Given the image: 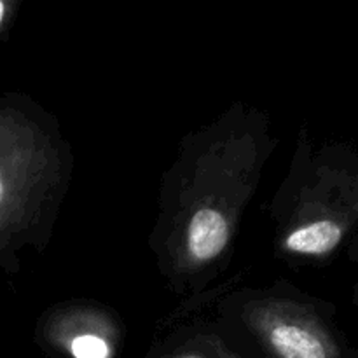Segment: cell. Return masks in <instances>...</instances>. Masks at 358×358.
<instances>
[{
    "mask_svg": "<svg viewBox=\"0 0 358 358\" xmlns=\"http://www.w3.org/2000/svg\"><path fill=\"white\" fill-rule=\"evenodd\" d=\"M276 142L268 115L248 103H233L182 140L150 236L177 292H198L226 266Z\"/></svg>",
    "mask_w": 358,
    "mask_h": 358,
    "instance_id": "6da1fadb",
    "label": "cell"
},
{
    "mask_svg": "<svg viewBox=\"0 0 358 358\" xmlns=\"http://www.w3.org/2000/svg\"><path fill=\"white\" fill-rule=\"evenodd\" d=\"M278 255L322 264L358 234V147L315 143L301 129L289 173L271 205Z\"/></svg>",
    "mask_w": 358,
    "mask_h": 358,
    "instance_id": "7a4b0ae2",
    "label": "cell"
},
{
    "mask_svg": "<svg viewBox=\"0 0 358 358\" xmlns=\"http://www.w3.org/2000/svg\"><path fill=\"white\" fill-rule=\"evenodd\" d=\"M69 173V149L52 119L24 98H0V268L10 271L24 245H38Z\"/></svg>",
    "mask_w": 358,
    "mask_h": 358,
    "instance_id": "3957f363",
    "label": "cell"
},
{
    "mask_svg": "<svg viewBox=\"0 0 358 358\" xmlns=\"http://www.w3.org/2000/svg\"><path fill=\"white\" fill-rule=\"evenodd\" d=\"M238 317L271 358H358L336 322L334 306L294 289L252 294Z\"/></svg>",
    "mask_w": 358,
    "mask_h": 358,
    "instance_id": "277c9868",
    "label": "cell"
},
{
    "mask_svg": "<svg viewBox=\"0 0 358 358\" xmlns=\"http://www.w3.org/2000/svg\"><path fill=\"white\" fill-rule=\"evenodd\" d=\"M48 338L69 358H114L119 331L105 311L70 308L48 324Z\"/></svg>",
    "mask_w": 358,
    "mask_h": 358,
    "instance_id": "5b68a950",
    "label": "cell"
},
{
    "mask_svg": "<svg viewBox=\"0 0 358 358\" xmlns=\"http://www.w3.org/2000/svg\"><path fill=\"white\" fill-rule=\"evenodd\" d=\"M161 358H241L213 334H196Z\"/></svg>",
    "mask_w": 358,
    "mask_h": 358,
    "instance_id": "8992f818",
    "label": "cell"
},
{
    "mask_svg": "<svg viewBox=\"0 0 358 358\" xmlns=\"http://www.w3.org/2000/svg\"><path fill=\"white\" fill-rule=\"evenodd\" d=\"M14 13H16V2L9 0H0V34L10 27Z\"/></svg>",
    "mask_w": 358,
    "mask_h": 358,
    "instance_id": "52a82bcc",
    "label": "cell"
},
{
    "mask_svg": "<svg viewBox=\"0 0 358 358\" xmlns=\"http://www.w3.org/2000/svg\"><path fill=\"white\" fill-rule=\"evenodd\" d=\"M346 254H348V259L353 262V264L358 266V234L353 238L352 241L348 243V247L345 248Z\"/></svg>",
    "mask_w": 358,
    "mask_h": 358,
    "instance_id": "ba28073f",
    "label": "cell"
},
{
    "mask_svg": "<svg viewBox=\"0 0 358 358\" xmlns=\"http://www.w3.org/2000/svg\"><path fill=\"white\" fill-rule=\"evenodd\" d=\"M352 301H353V306H355V311L358 315V282L353 285V294H352Z\"/></svg>",
    "mask_w": 358,
    "mask_h": 358,
    "instance_id": "9c48e42d",
    "label": "cell"
}]
</instances>
